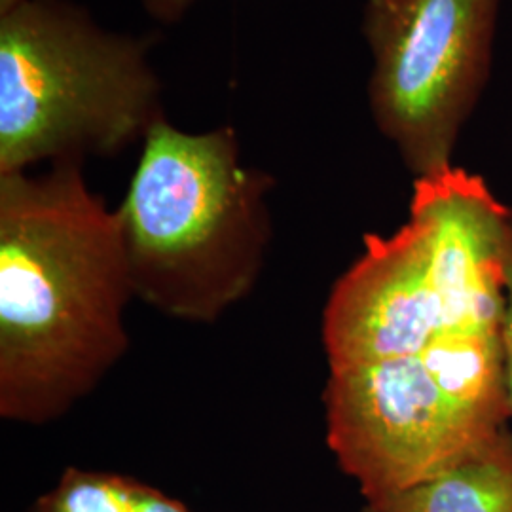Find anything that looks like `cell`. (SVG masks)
Instances as JSON below:
<instances>
[{
    "label": "cell",
    "mask_w": 512,
    "mask_h": 512,
    "mask_svg": "<svg viewBox=\"0 0 512 512\" xmlns=\"http://www.w3.org/2000/svg\"><path fill=\"white\" fill-rule=\"evenodd\" d=\"M137 512H192L184 503L165 495L164 492L143 484L137 495Z\"/></svg>",
    "instance_id": "9"
},
{
    "label": "cell",
    "mask_w": 512,
    "mask_h": 512,
    "mask_svg": "<svg viewBox=\"0 0 512 512\" xmlns=\"http://www.w3.org/2000/svg\"><path fill=\"white\" fill-rule=\"evenodd\" d=\"M501 0H366L368 107L410 173L454 167L494 61Z\"/></svg>",
    "instance_id": "6"
},
{
    "label": "cell",
    "mask_w": 512,
    "mask_h": 512,
    "mask_svg": "<svg viewBox=\"0 0 512 512\" xmlns=\"http://www.w3.org/2000/svg\"><path fill=\"white\" fill-rule=\"evenodd\" d=\"M323 399L330 452L366 503L399 494L475 458L509 427L507 327L329 366Z\"/></svg>",
    "instance_id": "4"
},
{
    "label": "cell",
    "mask_w": 512,
    "mask_h": 512,
    "mask_svg": "<svg viewBox=\"0 0 512 512\" xmlns=\"http://www.w3.org/2000/svg\"><path fill=\"white\" fill-rule=\"evenodd\" d=\"M150 18L164 25L179 23L194 0H139Z\"/></svg>",
    "instance_id": "10"
},
{
    "label": "cell",
    "mask_w": 512,
    "mask_h": 512,
    "mask_svg": "<svg viewBox=\"0 0 512 512\" xmlns=\"http://www.w3.org/2000/svg\"><path fill=\"white\" fill-rule=\"evenodd\" d=\"M116 209L135 298L186 323H215L253 293L272 241L266 171L241 162L236 129L203 133L162 116Z\"/></svg>",
    "instance_id": "3"
},
{
    "label": "cell",
    "mask_w": 512,
    "mask_h": 512,
    "mask_svg": "<svg viewBox=\"0 0 512 512\" xmlns=\"http://www.w3.org/2000/svg\"><path fill=\"white\" fill-rule=\"evenodd\" d=\"M141 482L128 476L69 469L50 494L37 503L38 512H137Z\"/></svg>",
    "instance_id": "8"
},
{
    "label": "cell",
    "mask_w": 512,
    "mask_h": 512,
    "mask_svg": "<svg viewBox=\"0 0 512 512\" xmlns=\"http://www.w3.org/2000/svg\"><path fill=\"white\" fill-rule=\"evenodd\" d=\"M512 209L461 167L414 181L410 217L365 251L330 291L329 366L408 355L446 336L507 327Z\"/></svg>",
    "instance_id": "2"
},
{
    "label": "cell",
    "mask_w": 512,
    "mask_h": 512,
    "mask_svg": "<svg viewBox=\"0 0 512 512\" xmlns=\"http://www.w3.org/2000/svg\"><path fill=\"white\" fill-rule=\"evenodd\" d=\"M147 38L103 29L69 0L0 14V177L116 156L164 116Z\"/></svg>",
    "instance_id": "5"
},
{
    "label": "cell",
    "mask_w": 512,
    "mask_h": 512,
    "mask_svg": "<svg viewBox=\"0 0 512 512\" xmlns=\"http://www.w3.org/2000/svg\"><path fill=\"white\" fill-rule=\"evenodd\" d=\"M507 372H509V399L512 416V236L507 253Z\"/></svg>",
    "instance_id": "11"
},
{
    "label": "cell",
    "mask_w": 512,
    "mask_h": 512,
    "mask_svg": "<svg viewBox=\"0 0 512 512\" xmlns=\"http://www.w3.org/2000/svg\"><path fill=\"white\" fill-rule=\"evenodd\" d=\"M366 505L376 512H512L511 429L475 458Z\"/></svg>",
    "instance_id": "7"
},
{
    "label": "cell",
    "mask_w": 512,
    "mask_h": 512,
    "mask_svg": "<svg viewBox=\"0 0 512 512\" xmlns=\"http://www.w3.org/2000/svg\"><path fill=\"white\" fill-rule=\"evenodd\" d=\"M361 512H376L374 511V509H370V507H368V505H365V509H363V511Z\"/></svg>",
    "instance_id": "13"
},
{
    "label": "cell",
    "mask_w": 512,
    "mask_h": 512,
    "mask_svg": "<svg viewBox=\"0 0 512 512\" xmlns=\"http://www.w3.org/2000/svg\"><path fill=\"white\" fill-rule=\"evenodd\" d=\"M23 2H27V0H0V14L16 8V6L23 4Z\"/></svg>",
    "instance_id": "12"
},
{
    "label": "cell",
    "mask_w": 512,
    "mask_h": 512,
    "mask_svg": "<svg viewBox=\"0 0 512 512\" xmlns=\"http://www.w3.org/2000/svg\"><path fill=\"white\" fill-rule=\"evenodd\" d=\"M33 512H38V511H37V509H35V511H33Z\"/></svg>",
    "instance_id": "14"
},
{
    "label": "cell",
    "mask_w": 512,
    "mask_h": 512,
    "mask_svg": "<svg viewBox=\"0 0 512 512\" xmlns=\"http://www.w3.org/2000/svg\"><path fill=\"white\" fill-rule=\"evenodd\" d=\"M135 298L122 220L82 160L0 177V416L44 425L128 353Z\"/></svg>",
    "instance_id": "1"
}]
</instances>
